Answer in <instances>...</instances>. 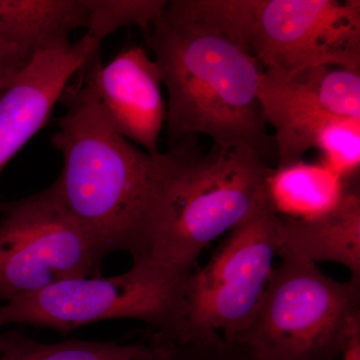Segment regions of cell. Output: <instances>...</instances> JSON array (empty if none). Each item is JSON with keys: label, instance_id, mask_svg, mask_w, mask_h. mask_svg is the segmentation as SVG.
<instances>
[{"label": "cell", "instance_id": "1", "mask_svg": "<svg viewBox=\"0 0 360 360\" xmlns=\"http://www.w3.org/2000/svg\"><path fill=\"white\" fill-rule=\"evenodd\" d=\"M98 52L59 97L65 112L51 146L63 165L52 186L104 257L122 251L146 259L174 151L149 155L111 124L94 87Z\"/></svg>", "mask_w": 360, "mask_h": 360}, {"label": "cell", "instance_id": "2", "mask_svg": "<svg viewBox=\"0 0 360 360\" xmlns=\"http://www.w3.org/2000/svg\"><path fill=\"white\" fill-rule=\"evenodd\" d=\"M167 89L168 141L207 135L221 148L252 149L277 158L258 97L264 68L217 26L193 15L182 0L141 30Z\"/></svg>", "mask_w": 360, "mask_h": 360}, {"label": "cell", "instance_id": "3", "mask_svg": "<svg viewBox=\"0 0 360 360\" xmlns=\"http://www.w3.org/2000/svg\"><path fill=\"white\" fill-rule=\"evenodd\" d=\"M161 198L148 257L165 274L186 281L206 246L269 205L272 168L245 148L205 153L196 135L180 139Z\"/></svg>", "mask_w": 360, "mask_h": 360}, {"label": "cell", "instance_id": "4", "mask_svg": "<svg viewBox=\"0 0 360 360\" xmlns=\"http://www.w3.org/2000/svg\"><path fill=\"white\" fill-rule=\"evenodd\" d=\"M262 68L360 71L359 0H184Z\"/></svg>", "mask_w": 360, "mask_h": 360}, {"label": "cell", "instance_id": "5", "mask_svg": "<svg viewBox=\"0 0 360 360\" xmlns=\"http://www.w3.org/2000/svg\"><path fill=\"white\" fill-rule=\"evenodd\" d=\"M281 262L236 342L253 360H333L360 328V281L340 283L281 243Z\"/></svg>", "mask_w": 360, "mask_h": 360}, {"label": "cell", "instance_id": "6", "mask_svg": "<svg viewBox=\"0 0 360 360\" xmlns=\"http://www.w3.org/2000/svg\"><path fill=\"white\" fill-rule=\"evenodd\" d=\"M281 243L270 203L232 229L208 264L184 281L172 343L210 341L219 333L236 342L257 311Z\"/></svg>", "mask_w": 360, "mask_h": 360}, {"label": "cell", "instance_id": "7", "mask_svg": "<svg viewBox=\"0 0 360 360\" xmlns=\"http://www.w3.org/2000/svg\"><path fill=\"white\" fill-rule=\"evenodd\" d=\"M184 283L150 260L134 259L118 276L70 279L2 303L0 326L26 324L65 335L94 322L139 319L160 329L158 340L172 342L179 330Z\"/></svg>", "mask_w": 360, "mask_h": 360}, {"label": "cell", "instance_id": "8", "mask_svg": "<svg viewBox=\"0 0 360 360\" xmlns=\"http://www.w3.org/2000/svg\"><path fill=\"white\" fill-rule=\"evenodd\" d=\"M0 304L97 274L105 257L53 186L0 206Z\"/></svg>", "mask_w": 360, "mask_h": 360}, {"label": "cell", "instance_id": "9", "mask_svg": "<svg viewBox=\"0 0 360 360\" xmlns=\"http://www.w3.org/2000/svg\"><path fill=\"white\" fill-rule=\"evenodd\" d=\"M99 46L85 34L65 49L39 52L0 96V174L49 123L68 82Z\"/></svg>", "mask_w": 360, "mask_h": 360}, {"label": "cell", "instance_id": "10", "mask_svg": "<svg viewBox=\"0 0 360 360\" xmlns=\"http://www.w3.org/2000/svg\"><path fill=\"white\" fill-rule=\"evenodd\" d=\"M162 84L160 68L143 47H129L106 65L97 59L94 87L104 112L120 134L151 155L160 153L167 120Z\"/></svg>", "mask_w": 360, "mask_h": 360}, {"label": "cell", "instance_id": "11", "mask_svg": "<svg viewBox=\"0 0 360 360\" xmlns=\"http://www.w3.org/2000/svg\"><path fill=\"white\" fill-rule=\"evenodd\" d=\"M326 70V66L296 72L264 68L258 97L267 124L274 129L277 168L302 161L309 149L316 148L324 127L336 118L331 115Z\"/></svg>", "mask_w": 360, "mask_h": 360}, {"label": "cell", "instance_id": "12", "mask_svg": "<svg viewBox=\"0 0 360 360\" xmlns=\"http://www.w3.org/2000/svg\"><path fill=\"white\" fill-rule=\"evenodd\" d=\"M279 217V215H278ZM281 241L312 262H335L360 281V198L352 189L330 212L310 219L279 217Z\"/></svg>", "mask_w": 360, "mask_h": 360}, {"label": "cell", "instance_id": "13", "mask_svg": "<svg viewBox=\"0 0 360 360\" xmlns=\"http://www.w3.org/2000/svg\"><path fill=\"white\" fill-rule=\"evenodd\" d=\"M87 22L84 0H0V33L32 56L68 47Z\"/></svg>", "mask_w": 360, "mask_h": 360}, {"label": "cell", "instance_id": "14", "mask_svg": "<svg viewBox=\"0 0 360 360\" xmlns=\"http://www.w3.org/2000/svg\"><path fill=\"white\" fill-rule=\"evenodd\" d=\"M347 187L345 180L326 165L302 160L272 170L267 179V196L279 217L310 219L333 210Z\"/></svg>", "mask_w": 360, "mask_h": 360}, {"label": "cell", "instance_id": "15", "mask_svg": "<svg viewBox=\"0 0 360 360\" xmlns=\"http://www.w3.org/2000/svg\"><path fill=\"white\" fill-rule=\"evenodd\" d=\"M155 352V345H120L77 338L44 343L18 331H9L0 360H151Z\"/></svg>", "mask_w": 360, "mask_h": 360}, {"label": "cell", "instance_id": "16", "mask_svg": "<svg viewBox=\"0 0 360 360\" xmlns=\"http://www.w3.org/2000/svg\"><path fill=\"white\" fill-rule=\"evenodd\" d=\"M89 13L86 35L98 44L120 28H148L165 11L167 0H84Z\"/></svg>", "mask_w": 360, "mask_h": 360}, {"label": "cell", "instance_id": "17", "mask_svg": "<svg viewBox=\"0 0 360 360\" xmlns=\"http://www.w3.org/2000/svg\"><path fill=\"white\" fill-rule=\"evenodd\" d=\"M317 148L326 156V167L345 180L359 170L360 120L333 118L322 130Z\"/></svg>", "mask_w": 360, "mask_h": 360}, {"label": "cell", "instance_id": "18", "mask_svg": "<svg viewBox=\"0 0 360 360\" xmlns=\"http://www.w3.org/2000/svg\"><path fill=\"white\" fill-rule=\"evenodd\" d=\"M33 56L0 33V96L13 84Z\"/></svg>", "mask_w": 360, "mask_h": 360}, {"label": "cell", "instance_id": "19", "mask_svg": "<svg viewBox=\"0 0 360 360\" xmlns=\"http://www.w3.org/2000/svg\"><path fill=\"white\" fill-rule=\"evenodd\" d=\"M156 354L151 360H196L191 342L156 345Z\"/></svg>", "mask_w": 360, "mask_h": 360}, {"label": "cell", "instance_id": "20", "mask_svg": "<svg viewBox=\"0 0 360 360\" xmlns=\"http://www.w3.org/2000/svg\"><path fill=\"white\" fill-rule=\"evenodd\" d=\"M341 360H360V328L350 336Z\"/></svg>", "mask_w": 360, "mask_h": 360}, {"label": "cell", "instance_id": "21", "mask_svg": "<svg viewBox=\"0 0 360 360\" xmlns=\"http://www.w3.org/2000/svg\"><path fill=\"white\" fill-rule=\"evenodd\" d=\"M1 328L2 326H0V329ZM4 343H6V333H2L1 331H0V352L4 349Z\"/></svg>", "mask_w": 360, "mask_h": 360}]
</instances>
